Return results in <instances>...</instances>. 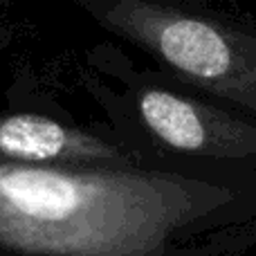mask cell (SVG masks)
<instances>
[{
  "label": "cell",
  "mask_w": 256,
  "mask_h": 256,
  "mask_svg": "<svg viewBox=\"0 0 256 256\" xmlns=\"http://www.w3.org/2000/svg\"><path fill=\"white\" fill-rule=\"evenodd\" d=\"M153 66L256 117V22L155 0H74Z\"/></svg>",
  "instance_id": "obj_3"
},
{
  "label": "cell",
  "mask_w": 256,
  "mask_h": 256,
  "mask_svg": "<svg viewBox=\"0 0 256 256\" xmlns=\"http://www.w3.org/2000/svg\"><path fill=\"white\" fill-rule=\"evenodd\" d=\"M14 43V27L0 16V54Z\"/></svg>",
  "instance_id": "obj_5"
},
{
  "label": "cell",
  "mask_w": 256,
  "mask_h": 256,
  "mask_svg": "<svg viewBox=\"0 0 256 256\" xmlns=\"http://www.w3.org/2000/svg\"><path fill=\"white\" fill-rule=\"evenodd\" d=\"M146 155L122 140L112 126H81L63 110H0V162L16 164H122Z\"/></svg>",
  "instance_id": "obj_4"
},
{
  "label": "cell",
  "mask_w": 256,
  "mask_h": 256,
  "mask_svg": "<svg viewBox=\"0 0 256 256\" xmlns=\"http://www.w3.org/2000/svg\"><path fill=\"white\" fill-rule=\"evenodd\" d=\"M155 2H164V4H186V7H207V4H212V0H155Z\"/></svg>",
  "instance_id": "obj_6"
},
{
  "label": "cell",
  "mask_w": 256,
  "mask_h": 256,
  "mask_svg": "<svg viewBox=\"0 0 256 256\" xmlns=\"http://www.w3.org/2000/svg\"><path fill=\"white\" fill-rule=\"evenodd\" d=\"M84 86L112 130L155 158L256 171V117L180 81L162 68H140L115 43L88 50Z\"/></svg>",
  "instance_id": "obj_2"
},
{
  "label": "cell",
  "mask_w": 256,
  "mask_h": 256,
  "mask_svg": "<svg viewBox=\"0 0 256 256\" xmlns=\"http://www.w3.org/2000/svg\"><path fill=\"white\" fill-rule=\"evenodd\" d=\"M256 248V171L176 158L0 162V252L240 256Z\"/></svg>",
  "instance_id": "obj_1"
}]
</instances>
